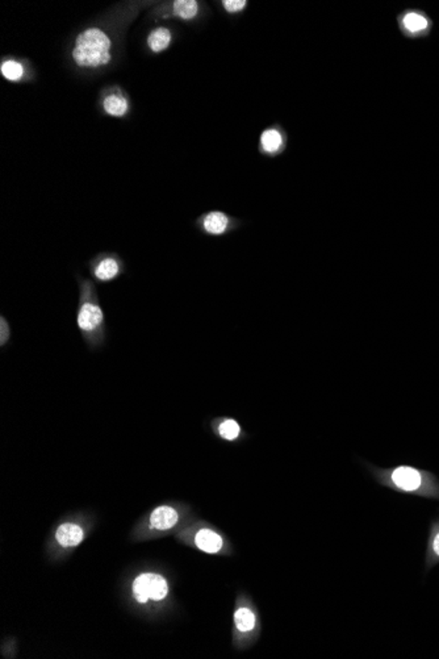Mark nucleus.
I'll return each mask as SVG.
<instances>
[{"instance_id":"obj_1","label":"nucleus","mask_w":439,"mask_h":659,"mask_svg":"<svg viewBox=\"0 0 439 659\" xmlns=\"http://www.w3.org/2000/svg\"><path fill=\"white\" fill-rule=\"evenodd\" d=\"M79 301L75 321L84 342L91 350L104 347L107 341V320L100 305L95 285L84 278H78Z\"/></svg>"},{"instance_id":"obj_2","label":"nucleus","mask_w":439,"mask_h":659,"mask_svg":"<svg viewBox=\"0 0 439 659\" xmlns=\"http://www.w3.org/2000/svg\"><path fill=\"white\" fill-rule=\"evenodd\" d=\"M112 49L113 42L104 29L88 26L75 38L72 60L81 69L106 68L113 60Z\"/></svg>"},{"instance_id":"obj_3","label":"nucleus","mask_w":439,"mask_h":659,"mask_svg":"<svg viewBox=\"0 0 439 659\" xmlns=\"http://www.w3.org/2000/svg\"><path fill=\"white\" fill-rule=\"evenodd\" d=\"M133 594L138 603L146 604L149 600L161 601L168 594V586L163 576L145 573L136 578L133 583Z\"/></svg>"},{"instance_id":"obj_4","label":"nucleus","mask_w":439,"mask_h":659,"mask_svg":"<svg viewBox=\"0 0 439 659\" xmlns=\"http://www.w3.org/2000/svg\"><path fill=\"white\" fill-rule=\"evenodd\" d=\"M88 264L91 276L100 283L113 282L125 271V264L116 253H100Z\"/></svg>"},{"instance_id":"obj_5","label":"nucleus","mask_w":439,"mask_h":659,"mask_svg":"<svg viewBox=\"0 0 439 659\" xmlns=\"http://www.w3.org/2000/svg\"><path fill=\"white\" fill-rule=\"evenodd\" d=\"M388 479L396 489L405 492L418 491L424 483L422 474L418 470L409 466L394 468L390 474Z\"/></svg>"},{"instance_id":"obj_6","label":"nucleus","mask_w":439,"mask_h":659,"mask_svg":"<svg viewBox=\"0 0 439 659\" xmlns=\"http://www.w3.org/2000/svg\"><path fill=\"white\" fill-rule=\"evenodd\" d=\"M102 108L108 116L122 119L131 111V102L119 87H115L103 95Z\"/></svg>"},{"instance_id":"obj_7","label":"nucleus","mask_w":439,"mask_h":659,"mask_svg":"<svg viewBox=\"0 0 439 659\" xmlns=\"http://www.w3.org/2000/svg\"><path fill=\"white\" fill-rule=\"evenodd\" d=\"M195 545L198 549L207 554H218L223 552L225 541L218 532L209 527H202L195 536Z\"/></svg>"},{"instance_id":"obj_8","label":"nucleus","mask_w":439,"mask_h":659,"mask_svg":"<svg viewBox=\"0 0 439 659\" xmlns=\"http://www.w3.org/2000/svg\"><path fill=\"white\" fill-rule=\"evenodd\" d=\"M199 225L207 235L221 236V235H225L226 232L230 229L232 220L224 212L214 211L202 216L199 221Z\"/></svg>"},{"instance_id":"obj_9","label":"nucleus","mask_w":439,"mask_h":659,"mask_svg":"<svg viewBox=\"0 0 439 659\" xmlns=\"http://www.w3.org/2000/svg\"><path fill=\"white\" fill-rule=\"evenodd\" d=\"M257 625L258 620L255 612L246 604L238 605L237 610L234 611V628L238 635L248 637L257 629Z\"/></svg>"},{"instance_id":"obj_10","label":"nucleus","mask_w":439,"mask_h":659,"mask_svg":"<svg viewBox=\"0 0 439 659\" xmlns=\"http://www.w3.org/2000/svg\"><path fill=\"white\" fill-rule=\"evenodd\" d=\"M84 539V532L82 527L72 523H65L57 529L56 539L63 548H74L78 546Z\"/></svg>"},{"instance_id":"obj_11","label":"nucleus","mask_w":439,"mask_h":659,"mask_svg":"<svg viewBox=\"0 0 439 659\" xmlns=\"http://www.w3.org/2000/svg\"><path fill=\"white\" fill-rule=\"evenodd\" d=\"M178 512L167 505L155 508L150 516V525L157 530H168L178 524Z\"/></svg>"},{"instance_id":"obj_12","label":"nucleus","mask_w":439,"mask_h":659,"mask_svg":"<svg viewBox=\"0 0 439 659\" xmlns=\"http://www.w3.org/2000/svg\"><path fill=\"white\" fill-rule=\"evenodd\" d=\"M173 42V32L166 26H157L146 38V45L152 53L159 54L166 51Z\"/></svg>"},{"instance_id":"obj_13","label":"nucleus","mask_w":439,"mask_h":659,"mask_svg":"<svg viewBox=\"0 0 439 659\" xmlns=\"http://www.w3.org/2000/svg\"><path fill=\"white\" fill-rule=\"evenodd\" d=\"M0 72L6 81L19 84L26 77V66L23 61L13 57H6L0 63Z\"/></svg>"},{"instance_id":"obj_14","label":"nucleus","mask_w":439,"mask_h":659,"mask_svg":"<svg viewBox=\"0 0 439 659\" xmlns=\"http://www.w3.org/2000/svg\"><path fill=\"white\" fill-rule=\"evenodd\" d=\"M283 144H285V138L280 131L270 128L262 133L261 148L264 153H269V154L278 153L283 149Z\"/></svg>"},{"instance_id":"obj_15","label":"nucleus","mask_w":439,"mask_h":659,"mask_svg":"<svg viewBox=\"0 0 439 659\" xmlns=\"http://www.w3.org/2000/svg\"><path fill=\"white\" fill-rule=\"evenodd\" d=\"M199 3L195 0H177L173 3V15L180 20L189 22L199 15Z\"/></svg>"},{"instance_id":"obj_16","label":"nucleus","mask_w":439,"mask_h":659,"mask_svg":"<svg viewBox=\"0 0 439 659\" xmlns=\"http://www.w3.org/2000/svg\"><path fill=\"white\" fill-rule=\"evenodd\" d=\"M216 431L218 437L225 441H236L239 438L242 429L236 420L224 419L218 422V425H216Z\"/></svg>"},{"instance_id":"obj_17","label":"nucleus","mask_w":439,"mask_h":659,"mask_svg":"<svg viewBox=\"0 0 439 659\" xmlns=\"http://www.w3.org/2000/svg\"><path fill=\"white\" fill-rule=\"evenodd\" d=\"M403 22L405 28H406L409 32H412V33L421 32V31L426 29L427 25H429L426 19H425L422 15H418V13H408V15H405Z\"/></svg>"},{"instance_id":"obj_18","label":"nucleus","mask_w":439,"mask_h":659,"mask_svg":"<svg viewBox=\"0 0 439 659\" xmlns=\"http://www.w3.org/2000/svg\"><path fill=\"white\" fill-rule=\"evenodd\" d=\"M11 325L8 323V320L1 316L0 317V345L1 348H4L10 341H11Z\"/></svg>"},{"instance_id":"obj_19","label":"nucleus","mask_w":439,"mask_h":659,"mask_svg":"<svg viewBox=\"0 0 439 659\" xmlns=\"http://www.w3.org/2000/svg\"><path fill=\"white\" fill-rule=\"evenodd\" d=\"M246 4L248 3L245 0H224L223 1L226 13H241L246 7Z\"/></svg>"},{"instance_id":"obj_20","label":"nucleus","mask_w":439,"mask_h":659,"mask_svg":"<svg viewBox=\"0 0 439 659\" xmlns=\"http://www.w3.org/2000/svg\"><path fill=\"white\" fill-rule=\"evenodd\" d=\"M431 552L437 558H439V529L431 539Z\"/></svg>"}]
</instances>
